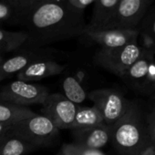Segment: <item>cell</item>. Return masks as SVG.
<instances>
[{
  "mask_svg": "<svg viewBox=\"0 0 155 155\" xmlns=\"http://www.w3.org/2000/svg\"><path fill=\"white\" fill-rule=\"evenodd\" d=\"M12 24L28 34L24 47H41L81 37L87 26L84 10L74 8L68 0L48 2L17 15Z\"/></svg>",
  "mask_w": 155,
  "mask_h": 155,
  "instance_id": "cell-1",
  "label": "cell"
},
{
  "mask_svg": "<svg viewBox=\"0 0 155 155\" xmlns=\"http://www.w3.org/2000/svg\"><path fill=\"white\" fill-rule=\"evenodd\" d=\"M110 140L121 155H139L150 145L138 105L130 101L127 110L112 126Z\"/></svg>",
  "mask_w": 155,
  "mask_h": 155,
  "instance_id": "cell-2",
  "label": "cell"
},
{
  "mask_svg": "<svg viewBox=\"0 0 155 155\" xmlns=\"http://www.w3.org/2000/svg\"><path fill=\"white\" fill-rule=\"evenodd\" d=\"M138 42L113 48H100L93 56L94 62L110 73L122 78L129 68L145 52Z\"/></svg>",
  "mask_w": 155,
  "mask_h": 155,
  "instance_id": "cell-3",
  "label": "cell"
},
{
  "mask_svg": "<svg viewBox=\"0 0 155 155\" xmlns=\"http://www.w3.org/2000/svg\"><path fill=\"white\" fill-rule=\"evenodd\" d=\"M10 132L38 148L51 144L58 138L59 130L44 115L35 114L12 125Z\"/></svg>",
  "mask_w": 155,
  "mask_h": 155,
  "instance_id": "cell-4",
  "label": "cell"
},
{
  "mask_svg": "<svg viewBox=\"0 0 155 155\" xmlns=\"http://www.w3.org/2000/svg\"><path fill=\"white\" fill-rule=\"evenodd\" d=\"M48 94V90L45 86L16 80L0 90V101L21 107L42 105Z\"/></svg>",
  "mask_w": 155,
  "mask_h": 155,
  "instance_id": "cell-5",
  "label": "cell"
},
{
  "mask_svg": "<svg viewBox=\"0 0 155 155\" xmlns=\"http://www.w3.org/2000/svg\"><path fill=\"white\" fill-rule=\"evenodd\" d=\"M155 0H120L117 8L102 29H137Z\"/></svg>",
  "mask_w": 155,
  "mask_h": 155,
  "instance_id": "cell-6",
  "label": "cell"
},
{
  "mask_svg": "<svg viewBox=\"0 0 155 155\" xmlns=\"http://www.w3.org/2000/svg\"><path fill=\"white\" fill-rule=\"evenodd\" d=\"M88 98L100 110L104 123L112 126L127 110L130 101L114 89H97L88 94Z\"/></svg>",
  "mask_w": 155,
  "mask_h": 155,
  "instance_id": "cell-7",
  "label": "cell"
},
{
  "mask_svg": "<svg viewBox=\"0 0 155 155\" xmlns=\"http://www.w3.org/2000/svg\"><path fill=\"white\" fill-rule=\"evenodd\" d=\"M79 107L63 94L49 93L42 104L41 112L58 130H69Z\"/></svg>",
  "mask_w": 155,
  "mask_h": 155,
  "instance_id": "cell-8",
  "label": "cell"
},
{
  "mask_svg": "<svg viewBox=\"0 0 155 155\" xmlns=\"http://www.w3.org/2000/svg\"><path fill=\"white\" fill-rule=\"evenodd\" d=\"M88 42L99 45L101 48H113L136 42L138 29H96L86 26L81 36Z\"/></svg>",
  "mask_w": 155,
  "mask_h": 155,
  "instance_id": "cell-9",
  "label": "cell"
},
{
  "mask_svg": "<svg viewBox=\"0 0 155 155\" xmlns=\"http://www.w3.org/2000/svg\"><path fill=\"white\" fill-rule=\"evenodd\" d=\"M66 68V65L47 58L38 59L17 74V80L23 81H38L49 77L59 75Z\"/></svg>",
  "mask_w": 155,
  "mask_h": 155,
  "instance_id": "cell-10",
  "label": "cell"
},
{
  "mask_svg": "<svg viewBox=\"0 0 155 155\" xmlns=\"http://www.w3.org/2000/svg\"><path fill=\"white\" fill-rule=\"evenodd\" d=\"M47 58H48V53L40 48H27L9 58L4 59L0 64V81L15 74L17 75L32 62Z\"/></svg>",
  "mask_w": 155,
  "mask_h": 155,
  "instance_id": "cell-11",
  "label": "cell"
},
{
  "mask_svg": "<svg viewBox=\"0 0 155 155\" xmlns=\"http://www.w3.org/2000/svg\"><path fill=\"white\" fill-rule=\"evenodd\" d=\"M72 131L74 143L88 149L101 150L110 140V127L105 123Z\"/></svg>",
  "mask_w": 155,
  "mask_h": 155,
  "instance_id": "cell-12",
  "label": "cell"
},
{
  "mask_svg": "<svg viewBox=\"0 0 155 155\" xmlns=\"http://www.w3.org/2000/svg\"><path fill=\"white\" fill-rule=\"evenodd\" d=\"M153 62L154 55L145 50V52L129 68L121 79L135 88H145L147 86L150 69Z\"/></svg>",
  "mask_w": 155,
  "mask_h": 155,
  "instance_id": "cell-13",
  "label": "cell"
},
{
  "mask_svg": "<svg viewBox=\"0 0 155 155\" xmlns=\"http://www.w3.org/2000/svg\"><path fill=\"white\" fill-rule=\"evenodd\" d=\"M120 0H95L92 16L90 24L91 28L102 29L111 19Z\"/></svg>",
  "mask_w": 155,
  "mask_h": 155,
  "instance_id": "cell-14",
  "label": "cell"
},
{
  "mask_svg": "<svg viewBox=\"0 0 155 155\" xmlns=\"http://www.w3.org/2000/svg\"><path fill=\"white\" fill-rule=\"evenodd\" d=\"M104 120L100 110L93 105L91 107H79L75 119L69 128L71 130L87 129L103 124Z\"/></svg>",
  "mask_w": 155,
  "mask_h": 155,
  "instance_id": "cell-15",
  "label": "cell"
},
{
  "mask_svg": "<svg viewBox=\"0 0 155 155\" xmlns=\"http://www.w3.org/2000/svg\"><path fill=\"white\" fill-rule=\"evenodd\" d=\"M35 114L37 113L28 107H21L0 101V123L14 125Z\"/></svg>",
  "mask_w": 155,
  "mask_h": 155,
  "instance_id": "cell-16",
  "label": "cell"
},
{
  "mask_svg": "<svg viewBox=\"0 0 155 155\" xmlns=\"http://www.w3.org/2000/svg\"><path fill=\"white\" fill-rule=\"evenodd\" d=\"M36 148L9 132L0 140V155H24Z\"/></svg>",
  "mask_w": 155,
  "mask_h": 155,
  "instance_id": "cell-17",
  "label": "cell"
},
{
  "mask_svg": "<svg viewBox=\"0 0 155 155\" xmlns=\"http://www.w3.org/2000/svg\"><path fill=\"white\" fill-rule=\"evenodd\" d=\"M28 40V34L21 31H8L0 28V54L15 51L24 47Z\"/></svg>",
  "mask_w": 155,
  "mask_h": 155,
  "instance_id": "cell-18",
  "label": "cell"
},
{
  "mask_svg": "<svg viewBox=\"0 0 155 155\" xmlns=\"http://www.w3.org/2000/svg\"><path fill=\"white\" fill-rule=\"evenodd\" d=\"M62 90L64 92L63 95L77 105L82 103L88 97V93L84 87L74 76H67L64 78L62 81Z\"/></svg>",
  "mask_w": 155,
  "mask_h": 155,
  "instance_id": "cell-19",
  "label": "cell"
},
{
  "mask_svg": "<svg viewBox=\"0 0 155 155\" xmlns=\"http://www.w3.org/2000/svg\"><path fill=\"white\" fill-rule=\"evenodd\" d=\"M139 36L141 37L143 48L155 55V7L146 16L140 28H138Z\"/></svg>",
  "mask_w": 155,
  "mask_h": 155,
  "instance_id": "cell-20",
  "label": "cell"
},
{
  "mask_svg": "<svg viewBox=\"0 0 155 155\" xmlns=\"http://www.w3.org/2000/svg\"><path fill=\"white\" fill-rule=\"evenodd\" d=\"M58 155H107L101 150H93L81 147L75 143L62 145Z\"/></svg>",
  "mask_w": 155,
  "mask_h": 155,
  "instance_id": "cell-21",
  "label": "cell"
},
{
  "mask_svg": "<svg viewBox=\"0 0 155 155\" xmlns=\"http://www.w3.org/2000/svg\"><path fill=\"white\" fill-rule=\"evenodd\" d=\"M6 1L8 2L17 10L18 14H19L33 8H36L39 5L48 2L58 1V0H6Z\"/></svg>",
  "mask_w": 155,
  "mask_h": 155,
  "instance_id": "cell-22",
  "label": "cell"
},
{
  "mask_svg": "<svg viewBox=\"0 0 155 155\" xmlns=\"http://www.w3.org/2000/svg\"><path fill=\"white\" fill-rule=\"evenodd\" d=\"M18 15L17 10L6 0H0V23H13Z\"/></svg>",
  "mask_w": 155,
  "mask_h": 155,
  "instance_id": "cell-23",
  "label": "cell"
},
{
  "mask_svg": "<svg viewBox=\"0 0 155 155\" xmlns=\"http://www.w3.org/2000/svg\"><path fill=\"white\" fill-rule=\"evenodd\" d=\"M146 129H147V133L150 144L155 146V108L149 115Z\"/></svg>",
  "mask_w": 155,
  "mask_h": 155,
  "instance_id": "cell-24",
  "label": "cell"
},
{
  "mask_svg": "<svg viewBox=\"0 0 155 155\" xmlns=\"http://www.w3.org/2000/svg\"><path fill=\"white\" fill-rule=\"evenodd\" d=\"M68 1L76 8L78 9H81V10H85V8L95 2V0H68Z\"/></svg>",
  "mask_w": 155,
  "mask_h": 155,
  "instance_id": "cell-25",
  "label": "cell"
},
{
  "mask_svg": "<svg viewBox=\"0 0 155 155\" xmlns=\"http://www.w3.org/2000/svg\"><path fill=\"white\" fill-rule=\"evenodd\" d=\"M12 125H8V124H3V123H0V140H1L4 136H6L11 128Z\"/></svg>",
  "mask_w": 155,
  "mask_h": 155,
  "instance_id": "cell-26",
  "label": "cell"
},
{
  "mask_svg": "<svg viewBox=\"0 0 155 155\" xmlns=\"http://www.w3.org/2000/svg\"><path fill=\"white\" fill-rule=\"evenodd\" d=\"M139 155H155V146L152 144L149 145Z\"/></svg>",
  "mask_w": 155,
  "mask_h": 155,
  "instance_id": "cell-27",
  "label": "cell"
},
{
  "mask_svg": "<svg viewBox=\"0 0 155 155\" xmlns=\"http://www.w3.org/2000/svg\"><path fill=\"white\" fill-rule=\"evenodd\" d=\"M5 58H4V57H3V55H1L0 54V64H1L2 62H3V60H4Z\"/></svg>",
  "mask_w": 155,
  "mask_h": 155,
  "instance_id": "cell-28",
  "label": "cell"
},
{
  "mask_svg": "<svg viewBox=\"0 0 155 155\" xmlns=\"http://www.w3.org/2000/svg\"><path fill=\"white\" fill-rule=\"evenodd\" d=\"M153 98H154V101H155V94H154V97Z\"/></svg>",
  "mask_w": 155,
  "mask_h": 155,
  "instance_id": "cell-29",
  "label": "cell"
}]
</instances>
